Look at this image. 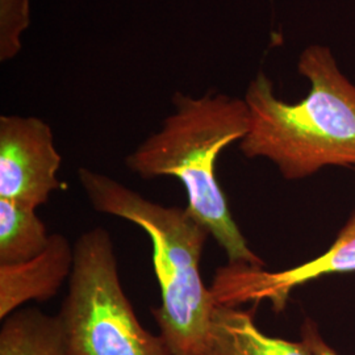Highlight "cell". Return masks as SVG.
<instances>
[{
	"instance_id": "6da1fadb",
	"label": "cell",
	"mask_w": 355,
	"mask_h": 355,
	"mask_svg": "<svg viewBox=\"0 0 355 355\" xmlns=\"http://www.w3.org/2000/svg\"><path fill=\"white\" fill-rule=\"evenodd\" d=\"M297 70L311 85L297 103L279 99L263 71L250 80L243 96L249 130L241 152L271 161L287 180L311 177L327 166L355 167V85L328 46L305 48Z\"/></svg>"
},
{
	"instance_id": "7a4b0ae2",
	"label": "cell",
	"mask_w": 355,
	"mask_h": 355,
	"mask_svg": "<svg viewBox=\"0 0 355 355\" xmlns=\"http://www.w3.org/2000/svg\"><path fill=\"white\" fill-rule=\"evenodd\" d=\"M171 101L174 112L125 158L129 171L146 180L178 178L187 192V208L224 249L229 263L265 266L232 217L216 177L218 155L249 130L246 103L221 92L195 98L179 91Z\"/></svg>"
},
{
	"instance_id": "3957f363",
	"label": "cell",
	"mask_w": 355,
	"mask_h": 355,
	"mask_svg": "<svg viewBox=\"0 0 355 355\" xmlns=\"http://www.w3.org/2000/svg\"><path fill=\"white\" fill-rule=\"evenodd\" d=\"M78 179L92 208L140 227L150 237L161 305L152 308L171 355H202L217 300L200 277L209 230L190 209L165 207L86 167Z\"/></svg>"
},
{
	"instance_id": "277c9868",
	"label": "cell",
	"mask_w": 355,
	"mask_h": 355,
	"mask_svg": "<svg viewBox=\"0 0 355 355\" xmlns=\"http://www.w3.org/2000/svg\"><path fill=\"white\" fill-rule=\"evenodd\" d=\"M69 291L58 312L70 355H171L145 329L121 286L111 233L94 228L76 245Z\"/></svg>"
},
{
	"instance_id": "5b68a950",
	"label": "cell",
	"mask_w": 355,
	"mask_h": 355,
	"mask_svg": "<svg viewBox=\"0 0 355 355\" xmlns=\"http://www.w3.org/2000/svg\"><path fill=\"white\" fill-rule=\"evenodd\" d=\"M62 157L51 125L36 116H0V198L37 209L54 191Z\"/></svg>"
},
{
	"instance_id": "8992f818",
	"label": "cell",
	"mask_w": 355,
	"mask_h": 355,
	"mask_svg": "<svg viewBox=\"0 0 355 355\" xmlns=\"http://www.w3.org/2000/svg\"><path fill=\"white\" fill-rule=\"evenodd\" d=\"M355 271V208L336 241L324 254L300 266L278 272L263 267L230 265L218 268L212 292L218 304L240 306L270 302L274 311L286 308L291 292L305 283L338 272Z\"/></svg>"
},
{
	"instance_id": "52a82bcc",
	"label": "cell",
	"mask_w": 355,
	"mask_h": 355,
	"mask_svg": "<svg viewBox=\"0 0 355 355\" xmlns=\"http://www.w3.org/2000/svg\"><path fill=\"white\" fill-rule=\"evenodd\" d=\"M74 246L60 233L51 234L46 249L31 261L0 265L1 321L28 302H46L54 297L74 268Z\"/></svg>"
},
{
	"instance_id": "ba28073f",
	"label": "cell",
	"mask_w": 355,
	"mask_h": 355,
	"mask_svg": "<svg viewBox=\"0 0 355 355\" xmlns=\"http://www.w3.org/2000/svg\"><path fill=\"white\" fill-rule=\"evenodd\" d=\"M202 355H312L302 343L267 336L252 312L217 304Z\"/></svg>"
},
{
	"instance_id": "9c48e42d",
	"label": "cell",
	"mask_w": 355,
	"mask_h": 355,
	"mask_svg": "<svg viewBox=\"0 0 355 355\" xmlns=\"http://www.w3.org/2000/svg\"><path fill=\"white\" fill-rule=\"evenodd\" d=\"M0 355H70L62 321L36 308H23L3 320Z\"/></svg>"
},
{
	"instance_id": "30bf717a",
	"label": "cell",
	"mask_w": 355,
	"mask_h": 355,
	"mask_svg": "<svg viewBox=\"0 0 355 355\" xmlns=\"http://www.w3.org/2000/svg\"><path fill=\"white\" fill-rule=\"evenodd\" d=\"M51 234L36 208L0 198V265H16L42 253Z\"/></svg>"
},
{
	"instance_id": "8fae6325",
	"label": "cell",
	"mask_w": 355,
	"mask_h": 355,
	"mask_svg": "<svg viewBox=\"0 0 355 355\" xmlns=\"http://www.w3.org/2000/svg\"><path fill=\"white\" fill-rule=\"evenodd\" d=\"M31 23V0H0V61L21 51V37Z\"/></svg>"
},
{
	"instance_id": "7c38bea8",
	"label": "cell",
	"mask_w": 355,
	"mask_h": 355,
	"mask_svg": "<svg viewBox=\"0 0 355 355\" xmlns=\"http://www.w3.org/2000/svg\"><path fill=\"white\" fill-rule=\"evenodd\" d=\"M302 341L305 349L312 355H338L337 352L325 343L321 333L318 331V325L312 320H305L302 329Z\"/></svg>"
}]
</instances>
